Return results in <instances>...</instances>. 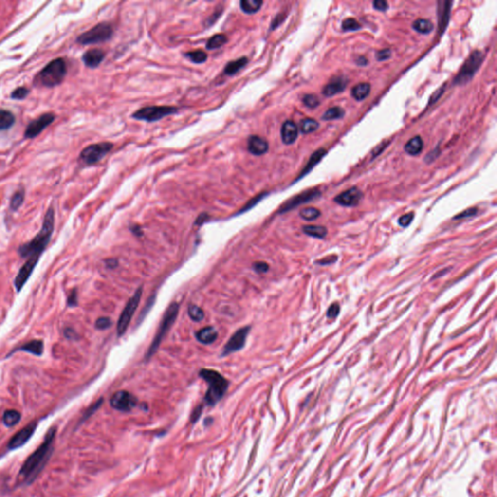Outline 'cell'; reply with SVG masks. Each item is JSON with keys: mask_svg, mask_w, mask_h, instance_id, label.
<instances>
[{"mask_svg": "<svg viewBox=\"0 0 497 497\" xmlns=\"http://www.w3.org/2000/svg\"><path fill=\"white\" fill-rule=\"evenodd\" d=\"M113 147V144L110 142H101L90 145L82 151L80 161L85 166H93L105 158V156L112 151Z\"/></svg>", "mask_w": 497, "mask_h": 497, "instance_id": "8", "label": "cell"}, {"mask_svg": "<svg viewBox=\"0 0 497 497\" xmlns=\"http://www.w3.org/2000/svg\"><path fill=\"white\" fill-rule=\"evenodd\" d=\"M38 261H39V259L29 258L21 266L20 270L18 271V275H17V277H16V279L14 281L15 288L17 289L18 292H20V290L23 288V286L25 285V283L27 282V280L31 276L34 268L36 267V265L38 263Z\"/></svg>", "mask_w": 497, "mask_h": 497, "instance_id": "17", "label": "cell"}, {"mask_svg": "<svg viewBox=\"0 0 497 497\" xmlns=\"http://www.w3.org/2000/svg\"><path fill=\"white\" fill-rule=\"evenodd\" d=\"M339 312H340L339 304L338 303H333V304L331 305V307L329 308L328 317L331 318V319H334V318H336L339 315Z\"/></svg>", "mask_w": 497, "mask_h": 497, "instance_id": "48", "label": "cell"}, {"mask_svg": "<svg viewBox=\"0 0 497 497\" xmlns=\"http://www.w3.org/2000/svg\"><path fill=\"white\" fill-rule=\"evenodd\" d=\"M107 265H108V267H110V268H114V267H116V266L118 265V262H117V260H115V259H110V260H108V261H107Z\"/></svg>", "mask_w": 497, "mask_h": 497, "instance_id": "59", "label": "cell"}, {"mask_svg": "<svg viewBox=\"0 0 497 497\" xmlns=\"http://www.w3.org/2000/svg\"><path fill=\"white\" fill-rule=\"evenodd\" d=\"M178 112V108L172 106H149L144 107L132 114V118L138 121L154 123L163 120L167 116Z\"/></svg>", "mask_w": 497, "mask_h": 497, "instance_id": "7", "label": "cell"}, {"mask_svg": "<svg viewBox=\"0 0 497 497\" xmlns=\"http://www.w3.org/2000/svg\"><path fill=\"white\" fill-rule=\"evenodd\" d=\"M453 2L450 1H440L439 2V28L440 32H444L445 28L448 25L450 15H451V7Z\"/></svg>", "mask_w": 497, "mask_h": 497, "instance_id": "22", "label": "cell"}, {"mask_svg": "<svg viewBox=\"0 0 497 497\" xmlns=\"http://www.w3.org/2000/svg\"><path fill=\"white\" fill-rule=\"evenodd\" d=\"M184 56L187 57L193 63H203L207 60L208 55L202 50H195L192 52H188L184 54Z\"/></svg>", "mask_w": 497, "mask_h": 497, "instance_id": "36", "label": "cell"}, {"mask_svg": "<svg viewBox=\"0 0 497 497\" xmlns=\"http://www.w3.org/2000/svg\"><path fill=\"white\" fill-rule=\"evenodd\" d=\"M377 56V59L380 60V61H383V60H386L387 58L390 57V50L388 49H385V50H382V51H379L376 55Z\"/></svg>", "mask_w": 497, "mask_h": 497, "instance_id": "51", "label": "cell"}, {"mask_svg": "<svg viewBox=\"0 0 497 497\" xmlns=\"http://www.w3.org/2000/svg\"><path fill=\"white\" fill-rule=\"evenodd\" d=\"M200 377L208 384L205 394V402L209 406L216 405L224 395L228 388V381L219 372L211 369H202Z\"/></svg>", "mask_w": 497, "mask_h": 497, "instance_id": "3", "label": "cell"}, {"mask_svg": "<svg viewBox=\"0 0 497 497\" xmlns=\"http://www.w3.org/2000/svg\"><path fill=\"white\" fill-rule=\"evenodd\" d=\"M221 14H222V9H218V10L215 12V14H212V15H211V17H210V18H208V20H207V22L209 23V24H208V26H210V25L214 24V22H215L216 20H218V19H219V18L221 16Z\"/></svg>", "mask_w": 497, "mask_h": 497, "instance_id": "54", "label": "cell"}, {"mask_svg": "<svg viewBox=\"0 0 497 497\" xmlns=\"http://www.w3.org/2000/svg\"><path fill=\"white\" fill-rule=\"evenodd\" d=\"M36 427H37V423L34 422V423L27 424L24 428L20 429L18 432H17L11 438V440L9 441V444H8V448L10 450H15V449H18V448L21 447L22 445H24L31 438V436L33 435V433L36 430Z\"/></svg>", "mask_w": 497, "mask_h": 497, "instance_id": "15", "label": "cell"}, {"mask_svg": "<svg viewBox=\"0 0 497 497\" xmlns=\"http://www.w3.org/2000/svg\"><path fill=\"white\" fill-rule=\"evenodd\" d=\"M299 215L305 221H314V220L318 219L321 216V212L317 208L308 207V208L302 209L300 211Z\"/></svg>", "mask_w": 497, "mask_h": 497, "instance_id": "38", "label": "cell"}, {"mask_svg": "<svg viewBox=\"0 0 497 497\" xmlns=\"http://www.w3.org/2000/svg\"><path fill=\"white\" fill-rule=\"evenodd\" d=\"M15 124V116L7 110H0V130H7Z\"/></svg>", "mask_w": 497, "mask_h": 497, "instance_id": "32", "label": "cell"}, {"mask_svg": "<svg viewBox=\"0 0 497 497\" xmlns=\"http://www.w3.org/2000/svg\"><path fill=\"white\" fill-rule=\"evenodd\" d=\"M478 212V209L477 208H470V209H467L466 211H463L462 213H460V215L456 216L455 219L456 220H459V219H464V218H469V217H472L474 215H476Z\"/></svg>", "mask_w": 497, "mask_h": 497, "instance_id": "47", "label": "cell"}, {"mask_svg": "<svg viewBox=\"0 0 497 497\" xmlns=\"http://www.w3.org/2000/svg\"><path fill=\"white\" fill-rule=\"evenodd\" d=\"M250 332V327H245L240 329L239 331L235 332L231 338L227 341L225 346L223 347V350L221 351V355L225 356L230 353H233L235 351L240 350L244 348L248 334Z\"/></svg>", "mask_w": 497, "mask_h": 497, "instance_id": "13", "label": "cell"}, {"mask_svg": "<svg viewBox=\"0 0 497 497\" xmlns=\"http://www.w3.org/2000/svg\"><path fill=\"white\" fill-rule=\"evenodd\" d=\"M20 414L16 410H8L3 415V423L6 426L12 427L18 424L20 421Z\"/></svg>", "mask_w": 497, "mask_h": 497, "instance_id": "34", "label": "cell"}, {"mask_svg": "<svg viewBox=\"0 0 497 497\" xmlns=\"http://www.w3.org/2000/svg\"><path fill=\"white\" fill-rule=\"evenodd\" d=\"M24 200V191L22 189H19L18 190L12 197L11 199V204H10V207L13 211H17L22 204Z\"/></svg>", "mask_w": 497, "mask_h": 497, "instance_id": "40", "label": "cell"}, {"mask_svg": "<svg viewBox=\"0 0 497 497\" xmlns=\"http://www.w3.org/2000/svg\"><path fill=\"white\" fill-rule=\"evenodd\" d=\"M413 219H414V213H408V214H406V215L401 216V217H400V219H399V221H398V222H399V224H400L401 226L406 227V226H408V225L412 222Z\"/></svg>", "mask_w": 497, "mask_h": 497, "instance_id": "46", "label": "cell"}, {"mask_svg": "<svg viewBox=\"0 0 497 497\" xmlns=\"http://www.w3.org/2000/svg\"><path fill=\"white\" fill-rule=\"evenodd\" d=\"M141 296H142V288H139L134 293L132 297L129 300V302L127 303V305L124 308L123 312L121 313L120 319L118 321V326H117L118 336L124 335L128 331L129 326V324H130V322H131V320L133 318V315H134L137 307L139 306V303H140V300H141Z\"/></svg>", "mask_w": 497, "mask_h": 497, "instance_id": "9", "label": "cell"}, {"mask_svg": "<svg viewBox=\"0 0 497 497\" xmlns=\"http://www.w3.org/2000/svg\"><path fill=\"white\" fill-rule=\"evenodd\" d=\"M102 401H103L102 399H99L96 403H94V404H93V405H92V407H91V408H90V409L86 412L85 417H84V419H83V420H85V419H87L88 417H90L91 415H92V414H93V413H94V412H95V411H96V410L100 407V405L102 404Z\"/></svg>", "mask_w": 497, "mask_h": 497, "instance_id": "52", "label": "cell"}, {"mask_svg": "<svg viewBox=\"0 0 497 497\" xmlns=\"http://www.w3.org/2000/svg\"><path fill=\"white\" fill-rule=\"evenodd\" d=\"M347 84H348V80L343 78V77H336V78H333L331 83L328 84L324 90H323V93L324 95L326 96H332V95H335L341 92H343L346 87H347Z\"/></svg>", "mask_w": 497, "mask_h": 497, "instance_id": "21", "label": "cell"}, {"mask_svg": "<svg viewBox=\"0 0 497 497\" xmlns=\"http://www.w3.org/2000/svg\"><path fill=\"white\" fill-rule=\"evenodd\" d=\"M227 43V37L224 34H216L212 36L206 43V49L207 50H215L222 47L224 44Z\"/></svg>", "mask_w": 497, "mask_h": 497, "instance_id": "33", "label": "cell"}, {"mask_svg": "<svg viewBox=\"0 0 497 497\" xmlns=\"http://www.w3.org/2000/svg\"><path fill=\"white\" fill-rule=\"evenodd\" d=\"M55 223V212L53 208H50L44 218L43 225L39 233L29 242L22 244L18 253L22 258H36L39 259L40 256L47 248L52 234L54 232Z\"/></svg>", "mask_w": 497, "mask_h": 497, "instance_id": "2", "label": "cell"}, {"mask_svg": "<svg viewBox=\"0 0 497 497\" xmlns=\"http://www.w3.org/2000/svg\"><path fill=\"white\" fill-rule=\"evenodd\" d=\"M113 36V27L108 22H100L81 34L77 42L81 45H92L109 41Z\"/></svg>", "mask_w": 497, "mask_h": 497, "instance_id": "6", "label": "cell"}, {"mask_svg": "<svg viewBox=\"0 0 497 497\" xmlns=\"http://www.w3.org/2000/svg\"><path fill=\"white\" fill-rule=\"evenodd\" d=\"M29 93V91L28 89H26L25 87H19L18 89H16L13 92H12V95L11 97L13 99H17V100H22L24 99Z\"/></svg>", "mask_w": 497, "mask_h": 497, "instance_id": "44", "label": "cell"}, {"mask_svg": "<svg viewBox=\"0 0 497 497\" xmlns=\"http://www.w3.org/2000/svg\"><path fill=\"white\" fill-rule=\"evenodd\" d=\"M201 413H202V406H198V407H196V409L193 411V413H192V415H191V422H192V423H195V422L199 419V417H200Z\"/></svg>", "mask_w": 497, "mask_h": 497, "instance_id": "56", "label": "cell"}, {"mask_svg": "<svg viewBox=\"0 0 497 497\" xmlns=\"http://www.w3.org/2000/svg\"><path fill=\"white\" fill-rule=\"evenodd\" d=\"M266 195H267V192H263V193H260V194H258V196L254 197L253 199H251V200H250V201H249V202H248V203H247V204H246V205H245V206L241 209V211H240L238 214H242V213H245V212H247V211L251 210V209H252L253 207H255V206H256L258 202H260V201H261V200H262V199H263Z\"/></svg>", "mask_w": 497, "mask_h": 497, "instance_id": "42", "label": "cell"}, {"mask_svg": "<svg viewBox=\"0 0 497 497\" xmlns=\"http://www.w3.org/2000/svg\"><path fill=\"white\" fill-rule=\"evenodd\" d=\"M413 28L420 32V33H423V34H428L430 33L434 26H433V23L428 20V19H425V18H418L417 20L414 21L413 23Z\"/></svg>", "mask_w": 497, "mask_h": 497, "instance_id": "31", "label": "cell"}, {"mask_svg": "<svg viewBox=\"0 0 497 497\" xmlns=\"http://www.w3.org/2000/svg\"><path fill=\"white\" fill-rule=\"evenodd\" d=\"M356 63H357V64H360V65H365V64H367V59H366L365 57H362V56H361V57H359V58H357V59H356Z\"/></svg>", "mask_w": 497, "mask_h": 497, "instance_id": "60", "label": "cell"}, {"mask_svg": "<svg viewBox=\"0 0 497 497\" xmlns=\"http://www.w3.org/2000/svg\"><path fill=\"white\" fill-rule=\"evenodd\" d=\"M373 6H374V8L376 10H379V11H386L388 8V4L385 0H376V1H374Z\"/></svg>", "mask_w": 497, "mask_h": 497, "instance_id": "50", "label": "cell"}, {"mask_svg": "<svg viewBox=\"0 0 497 497\" xmlns=\"http://www.w3.org/2000/svg\"><path fill=\"white\" fill-rule=\"evenodd\" d=\"M67 303H68V306H70V307H73V306L77 305V303H78V296H77V292L76 291H72L71 292V294L68 296Z\"/></svg>", "mask_w": 497, "mask_h": 497, "instance_id": "53", "label": "cell"}, {"mask_svg": "<svg viewBox=\"0 0 497 497\" xmlns=\"http://www.w3.org/2000/svg\"><path fill=\"white\" fill-rule=\"evenodd\" d=\"M268 268H269V266H268V264L266 262L260 261V262H256L254 264V269L258 273H265V272L268 271Z\"/></svg>", "mask_w": 497, "mask_h": 497, "instance_id": "49", "label": "cell"}, {"mask_svg": "<svg viewBox=\"0 0 497 497\" xmlns=\"http://www.w3.org/2000/svg\"><path fill=\"white\" fill-rule=\"evenodd\" d=\"M196 339L204 345H209L214 343L218 338V331L213 327H206L201 329L195 334Z\"/></svg>", "mask_w": 497, "mask_h": 497, "instance_id": "23", "label": "cell"}, {"mask_svg": "<svg viewBox=\"0 0 497 497\" xmlns=\"http://www.w3.org/2000/svg\"><path fill=\"white\" fill-rule=\"evenodd\" d=\"M344 115H345L344 109H342L340 107H332L331 109H329L327 112H325L322 119L325 121L338 120V119L343 118Z\"/></svg>", "mask_w": 497, "mask_h": 497, "instance_id": "37", "label": "cell"}, {"mask_svg": "<svg viewBox=\"0 0 497 497\" xmlns=\"http://www.w3.org/2000/svg\"><path fill=\"white\" fill-rule=\"evenodd\" d=\"M362 197H363L362 191L359 188L353 186L337 195L334 198V201L345 207H353L360 202Z\"/></svg>", "mask_w": 497, "mask_h": 497, "instance_id": "16", "label": "cell"}, {"mask_svg": "<svg viewBox=\"0 0 497 497\" xmlns=\"http://www.w3.org/2000/svg\"><path fill=\"white\" fill-rule=\"evenodd\" d=\"M248 57L246 56H242L238 59H235V60H232V61H229L224 69H223V74L224 75H227V76H233L235 75L236 73H238L243 67H245L247 64H248Z\"/></svg>", "mask_w": 497, "mask_h": 497, "instance_id": "25", "label": "cell"}, {"mask_svg": "<svg viewBox=\"0 0 497 497\" xmlns=\"http://www.w3.org/2000/svg\"><path fill=\"white\" fill-rule=\"evenodd\" d=\"M360 27H361L360 24L354 18H346L342 23V28L345 31H355L360 29Z\"/></svg>", "mask_w": 497, "mask_h": 497, "instance_id": "41", "label": "cell"}, {"mask_svg": "<svg viewBox=\"0 0 497 497\" xmlns=\"http://www.w3.org/2000/svg\"><path fill=\"white\" fill-rule=\"evenodd\" d=\"M299 129L302 133H312L319 129V123L313 119H304L300 122Z\"/></svg>", "mask_w": 497, "mask_h": 497, "instance_id": "35", "label": "cell"}, {"mask_svg": "<svg viewBox=\"0 0 497 497\" xmlns=\"http://www.w3.org/2000/svg\"><path fill=\"white\" fill-rule=\"evenodd\" d=\"M187 313L193 322H201L204 319V311L196 305H189Z\"/></svg>", "mask_w": 497, "mask_h": 497, "instance_id": "39", "label": "cell"}, {"mask_svg": "<svg viewBox=\"0 0 497 497\" xmlns=\"http://www.w3.org/2000/svg\"><path fill=\"white\" fill-rule=\"evenodd\" d=\"M178 314H179V304L174 302L172 303L168 309L166 310V314L163 318V321L161 323V326H160V329L157 332L153 342L151 343V346L146 353V359L148 360L149 358H151L156 352L157 350H159L163 340L165 339L167 332L169 331V330L171 329V327L174 325L177 317H178Z\"/></svg>", "mask_w": 497, "mask_h": 497, "instance_id": "5", "label": "cell"}, {"mask_svg": "<svg viewBox=\"0 0 497 497\" xmlns=\"http://www.w3.org/2000/svg\"><path fill=\"white\" fill-rule=\"evenodd\" d=\"M282 18V15H278V16H276V18H274V20L272 21L271 29H274V28L278 27V26L282 23V21L284 20V18Z\"/></svg>", "mask_w": 497, "mask_h": 497, "instance_id": "57", "label": "cell"}, {"mask_svg": "<svg viewBox=\"0 0 497 497\" xmlns=\"http://www.w3.org/2000/svg\"><path fill=\"white\" fill-rule=\"evenodd\" d=\"M18 350H23V351H27L29 353H32V354H35V355H41L43 353V350H44V344L41 340H32V341H29L27 343H25L24 345L18 347V349H16L15 350H13L11 353H13L14 351H18Z\"/></svg>", "mask_w": 497, "mask_h": 497, "instance_id": "24", "label": "cell"}, {"mask_svg": "<svg viewBox=\"0 0 497 497\" xmlns=\"http://www.w3.org/2000/svg\"><path fill=\"white\" fill-rule=\"evenodd\" d=\"M336 259H337V257L332 255V256H330V257H328V258H323V259L318 260L316 263H319V264H321V265H329V264L334 263V262L336 261Z\"/></svg>", "mask_w": 497, "mask_h": 497, "instance_id": "55", "label": "cell"}, {"mask_svg": "<svg viewBox=\"0 0 497 497\" xmlns=\"http://www.w3.org/2000/svg\"><path fill=\"white\" fill-rule=\"evenodd\" d=\"M105 57V53L100 49H92L87 51L83 55V61L90 68H96L100 65Z\"/></svg>", "mask_w": 497, "mask_h": 497, "instance_id": "20", "label": "cell"}, {"mask_svg": "<svg viewBox=\"0 0 497 497\" xmlns=\"http://www.w3.org/2000/svg\"><path fill=\"white\" fill-rule=\"evenodd\" d=\"M484 58V55L479 52L475 51L473 52L470 56L466 59L463 66L461 67L460 73L457 75L455 79V84L457 85H464L468 83L474 76V74L477 72L479 67L482 64Z\"/></svg>", "mask_w": 497, "mask_h": 497, "instance_id": "10", "label": "cell"}, {"mask_svg": "<svg viewBox=\"0 0 497 497\" xmlns=\"http://www.w3.org/2000/svg\"><path fill=\"white\" fill-rule=\"evenodd\" d=\"M298 136L297 126L293 121H287L281 129V137L286 145L294 144Z\"/></svg>", "mask_w": 497, "mask_h": 497, "instance_id": "19", "label": "cell"}, {"mask_svg": "<svg viewBox=\"0 0 497 497\" xmlns=\"http://www.w3.org/2000/svg\"><path fill=\"white\" fill-rule=\"evenodd\" d=\"M131 230L134 232V234H136L137 236H140L142 234V231L140 229V227L138 225H134L133 227H131Z\"/></svg>", "mask_w": 497, "mask_h": 497, "instance_id": "58", "label": "cell"}, {"mask_svg": "<svg viewBox=\"0 0 497 497\" xmlns=\"http://www.w3.org/2000/svg\"><path fill=\"white\" fill-rule=\"evenodd\" d=\"M423 148V139L420 136L413 137L405 146V151L411 156H417L422 153Z\"/></svg>", "mask_w": 497, "mask_h": 497, "instance_id": "27", "label": "cell"}, {"mask_svg": "<svg viewBox=\"0 0 497 497\" xmlns=\"http://www.w3.org/2000/svg\"><path fill=\"white\" fill-rule=\"evenodd\" d=\"M320 195H321V192H320V190L318 188H312V189L305 190V191L299 193L298 195L294 196L293 198L288 200L285 204H283L282 207L279 210V213L280 214H284L286 212H289V211L295 209V207H297V206H299L301 204H304V203H307V202H309L311 200L316 199Z\"/></svg>", "mask_w": 497, "mask_h": 497, "instance_id": "12", "label": "cell"}, {"mask_svg": "<svg viewBox=\"0 0 497 497\" xmlns=\"http://www.w3.org/2000/svg\"><path fill=\"white\" fill-rule=\"evenodd\" d=\"M111 406L121 412H129L137 405V398L129 391L119 390L110 399Z\"/></svg>", "mask_w": 497, "mask_h": 497, "instance_id": "11", "label": "cell"}, {"mask_svg": "<svg viewBox=\"0 0 497 497\" xmlns=\"http://www.w3.org/2000/svg\"><path fill=\"white\" fill-rule=\"evenodd\" d=\"M55 117L53 114H44L40 116L38 119L32 121L26 128L24 136L25 138H35L38 136L46 128H48L54 121Z\"/></svg>", "mask_w": 497, "mask_h": 497, "instance_id": "14", "label": "cell"}, {"mask_svg": "<svg viewBox=\"0 0 497 497\" xmlns=\"http://www.w3.org/2000/svg\"><path fill=\"white\" fill-rule=\"evenodd\" d=\"M326 154H327V151H326L325 149H321V150H319V151L315 152V153L311 156V158H310V160H309V162H308L307 166H305V168L302 170V172H301V174L299 175V177L297 178V180L301 179L303 176H305L306 174H308V173H309V172H310V171H311V170H312L315 166H317V165H318V164H319V163L323 160V158L326 156Z\"/></svg>", "mask_w": 497, "mask_h": 497, "instance_id": "26", "label": "cell"}, {"mask_svg": "<svg viewBox=\"0 0 497 497\" xmlns=\"http://www.w3.org/2000/svg\"><path fill=\"white\" fill-rule=\"evenodd\" d=\"M55 428L52 427L39 448L27 458V460L22 464L19 476L26 483H32V481L39 475L41 470L44 468L47 463L50 456L53 452V444L55 437Z\"/></svg>", "mask_w": 497, "mask_h": 497, "instance_id": "1", "label": "cell"}, {"mask_svg": "<svg viewBox=\"0 0 497 497\" xmlns=\"http://www.w3.org/2000/svg\"><path fill=\"white\" fill-rule=\"evenodd\" d=\"M67 65L63 58H55L46 65L36 76L35 84L47 88L60 85L66 76Z\"/></svg>", "mask_w": 497, "mask_h": 497, "instance_id": "4", "label": "cell"}, {"mask_svg": "<svg viewBox=\"0 0 497 497\" xmlns=\"http://www.w3.org/2000/svg\"><path fill=\"white\" fill-rule=\"evenodd\" d=\"M302 229L307 235L318 239H324L328 234V229L322 225H305Z\"/></svg>", "mask_w": 497, "mask_h": 497, "instance_id": "30", "label": "cell"}, {"mask_svg": "<svg viewBox=\"0 0 497 497\" xmlns=\"http://www.w3.org/2000/svg\"><path fill=\"white\" fill-rule=\"evenodd\" d=\"M302 100H303V103L308 108H311V109L316 108L320 104V101H319L318 97L316 95H314V94H306V95H304Z\"/></svg>", "mask_w": 497, "mask_h": 497, "instance_id": "43", "label": "cell"}, {"mask_svg": "<svg viewBox=\"0 0 497 497\" xmlns=\"http://www.w3.org/2000/svg\"><path fill=\"white\" fill-rule=\"evenodd\" d=\"M269 146L265 139L258 135H252L248 139V151L254 156H262L268 152Z\"/></svg>", "mask_w": 497, "mask_h": 497, "instance_id": "18", "label": "cell"}, {"mask_svg": "<svg viewBox=\"0 0 497 497\" xmlns=\"http://www.w3.org/2000/svg\"><path fill=\"white\" fill-rule=\"evenodd\" d=\"M262 4L261 0H242L240 1V8L245 14L253 15L260 10Z\"/></svg>", "mask_w": 497, "mask_h": 497, "instance_id": "28", "label": "cell"}, {"mask_svg": "<svg viewBox=\"0 0 497 497\" xmlns=\"http://www.w3.org/2000/svg\"><path fill=\"white\" fill-rule=\"evenodd\" d=\"M370 91H371V87L368 83H360V84L356 85L355 87H353V89L351 90V94L354 99L361 101L369 95Z\"/></svg>", "mask_w": 497, "mask_h": 497, "instance_id": "29", "label": "cell"}, {"mask_svg": "<svg viewBox=\"0 0 497 497\" xmlns=\"http://www.w3.org/2000/svg\"><path fill=\"white\" fill-rule=\"evenodd\" d=\"M112 321L110 318H107V317H101L99 318L96 323H95V328L97 330H100V331H104V330H107L109 328H111L112 326Z\"/></svg>", "mask_w": 497, "mask_h": 497, "instance_id": "45", "label": "cell"}]
</instances>
